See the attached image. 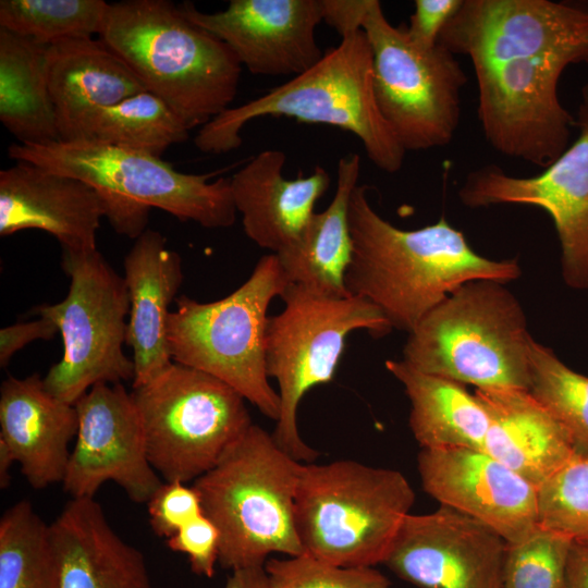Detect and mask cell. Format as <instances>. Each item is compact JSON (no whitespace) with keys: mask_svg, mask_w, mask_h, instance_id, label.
I'll list each match as a JSON object with an SVG mask.
<instances>
[{"mask_svg":"<svg viewBox=\"0 0 588 588\" xmlns=\"http://www.w3.org/2000/svg\"><path fill=\"white\" fill-rule=\"evenodd\" d=\"M438 44L470 60L494 150L544 169L567 149L576 119L559 83L567 66L588 64V4L463 0Z\"/></svg>","mask_w":588,"mask_h":588,"instance_id":"cell-1","label":"cell"},{"mask_svg":"<svg viewBox=\"0 0 588 588\" xmlns=\"http://www.w3.org/2000/svg\"><path fill=\"white\" fill-rule=\"evenodd\" d=\"M367 191L366 185H357L350 201L352 257L344 284L348 295L379 308L392 329L411 332L468 281L506 283L520 275L516 258L479 255L443 216L420 229L394 226L372 208Z\"/></svg>","mask_w":588,"mask_h":588,"instance_id":"cell-2","label":"cell"},{"mask_svg":"<svg viewBox=\"0 0 588 588\" xmlns=\"http://www.w3.org/2000/svg\"><path fill=\"white\" fill-rule=\"evenodd\" d=\"M100 39L192 130L230 108L242 64L169 0L109 3Z\"/></svg>","mask_w":588,"mask_h":588,"instance_id":"cell-3","label":"cell"},{"mask_svg":"<svg viewBox=\"0 0 588 588\" xmlns=\"http://www.w3.org/2000/svg\"><path fill=\"white\" fill-rule=\"evenodd\" d=\"M9 157L68 174L101 196L113 230L136 240L147 229L151 208L207 229L229 228L236 220L230 179L177 171L149 152L93 142L47 145L12 144Z\"/></svg>","mask_w":588,"mask_h":588,"instance_id":"cell-4","label":"cell"},{"mask_svg":"<svg viewBox=\"0 0 588 588\" xmlns=\"http://www.w3.org/2000/svg\"><path fill=\"white\" fill-rule=\"evenodd\" d=\"M372 74L367 36L362 29L348 33L311 69L199 127L194 144L205 154H226L242 145L241 132L248 122L287 117L352 133L378 169L397 172L406 151L379 111Z\"/></svg>","mask_w":588,"mask_h":588,"instance_id":"cell-5","label":"cell"},{"mask_svg":"<svg viewBox=\"0 0 588 588\" xmlns=\"http://www.w3.org/2000/svg\"><path fill=\"white\" fill-rule=\"evenodd\" d=\"M303 464L253 424L210 470L194 480L203 512L220 534L222 568L265 566L273 553H305L295 524Z\"/></svg>","mask_w":588,"mask_h":588,"instance_id":"cell-6","label":"cell"},{"mask_svg":"<svg viewBox=\"0 0 588 588\" xmlns=\"http://www.w3.org/2000/svg\"><path fill=\"white\" fill-rule=\"evenodd\" d=\"M504 284L478 279L458 286L408 332L403 360L476 389L528 390L531 335Z\"/></svg>","mask_w":588,"mask_h":588,"instance_id":"cell-7","label":"cell"},{"mask_svg":"<svg viewBox=\"0 0 588 588\" xmlns=\"http://www.w3.org/2000/svg\"><path fill=\"white\" fill-rule=\"evenodd\" d=\"M414 502L400 470L354 460L303 464L295 524L304 552L343 567L383 564Z\"/></svg>","mask_w":588,"mask_h":588,"instance_id":"cell-8","label":"cell"},{"mask_svg":"<svg viewBox=\"0 0 588 588\" xmlns=\"http://www.w3.org/2000/svg\"><path fill=\"white\" fill-rule=\"evenodd\" d=\"M280 297L284 307L268 317L265 334L266 372L277 380L281 402L271 434L293 458L313 463L320 453L299 434L301 401L313 388L332 381L353 331L382 338L392 328L379 308L359 296L339 297L290 283Z\"/></svg>","mask_w":588,"mask_h":588,"instance_id":"cell-9","label":"cell"},{"mask_svg":"<svg viewBox=\"0 0 588 588\" xmlns=\"http://www.w3.org/2000/svg\"><path fill=\"white\" fill-rule=\"evenodd\" d=\"M287 284L278 256L268 254L221 299L177 297L168 320L172 362L220 379L277 422L281 402L266 372L265 334L269 305Z\"/></svg>","mask_w":588,"mask_h":588,"instance_id":"cell-10","label":"cell"},{"mask_svg":"<svg viewBox=\"0 0 588 588\" xmlns=\"http://www.w3.org/2000/svg\"><path fill=\"white\" fill-rule=\"evenodd\" d=\"M149 462L164 481H194L253 425L245 399L220 379L172 363L133 388Z\"/></svg>","mask_w":588,"mask_h":588,"instance_id":"cell-11","label":"cell"},{"mask_svg":"<svg viewBox=\"0 0 588 588\" xmlns=\"http://www.w3.org/2000/svg\"><path fill=\"white\" fill-rule=\"evenodd\" d=\"M61 266L71 279L66 297L32 314L51 319L63 343L62 357L44 384L74 405L98 383L133 381L134 363L123 352L130 298L124 278L97 249H62Z\"/></svg>","mask_w":588,"mask_h":588,"instance_id":"cell-12","label":"cell"},{"mask_svg":"<svg viewBox=\"0 0 588 588\" xmlns=\"http://www.w3.org/2000/svg\"><path fill=\"white\" fill-rule=\"evenodd\" d=\"M360 28L372 53L377 106L405 151L449 145L467 81L455 54L439 44L432 49L414 45L405 27L388 21L378 0H366Z\"/></svg>","mask_w":588,"mask_h":588,"instance_id":"cell-13","label":"cell"},{"mask_svg":"<svg viewBox=\"0 0 588 588\" xmlns=\"http://www.w3.org/2000/svg\"><path fill=\"white\" fill-rule=\"evenodd\" d=\"M576 126V140L538 175L513 176L487 164L467 174L458 198L469 208L512 204L547 211L560 241L565 284L588 290V100L579 106Z\"/></svg>","mask_w":588,"mask_h":588,"instance_id":"cell-14","label":"cell"},{"mask_svg":"<svg viewBox=\"0 0 588 588\" xmlns=\"http://www.w3.org/2000/svg\"><path fill=\"white\" fill-rule=\"evenodd\" d=\"M78 428L63 489L71 499L94 498L106 481L136 503H148L163 483L151 466L140 419L122 383H98L75 404Z\"/></svg>","mask_w":588,"mask_h":588,"instance_id":"cell-15","label":"cell"},{"mask_svg":"<svg viewBox=\"0 0 588 588\" xmlns=\"http://www.w3.org/2000/svg\"><path fill=\"white\" fill-rule=\"evenodd\" d=\"M505 550L492 528L440 505L404 518L383 564L418 588H502Z\"/></svg>","mask_w":588,"mask_h":588,"instance_id":"cell-16","label":"cell"},{"mask_svg":"<svg viewBox=\"0 0 588 588\" xmlns=\"http://www.w3.org/2000/svg\"><path fill=\"white\" fill-rule=\"evenodd\" d=\"M417 467L425 492L466 514L506 543L539 527L538 488L482 449H421Z\"/></svg>","mask_w":588,"mask_h":588,"instance_id":"cell-17","label":"cell"},{"mask_svg":"<svg viewBox=\"0 0 588 588\" xmlns=\"http://www.w3.org/2000/svg\"><path fill=\"white\" fill-rule=\"evenodd\" d=\"M193 24L222 40L255 75L297 76L323 53L316 40L321 0H231L218 12L179 4Z\"/></svg>","mask_w":588,"mask_h":588,"instance_id":"cell-18","label":"cell"},{"mask_svg":"<svg viewBox=\"0 0 588 588\" xmlns=\"http://www.w3.org/2000/svg\"><path fill=\"white\" fill-rule=\"evenodd\" d=\"M105 204L88 183L28 162L0 171V235L38 229L62 249L91 250Z\"/></svg>","mask_w":588,"mask_h":588,"instance_id":"cell-19","label":"cell"},{"mask_svg":"<svg viewBox=\"0 0 588 588\" xmlns=\"http://www.w3.org/2000/svg\"><path fill=\"white\" fill-rule=\"evenodd\" d=\"M286 156L267 149L236 171L231 191L245 234L256 245L279 254L295 244L330 187L327 170L317 166L307 176H283Z\"/></svg>","mask_w":588,"mask_h":588,"instance_id":"cell-20","label":"cell"},{"mask_svg":"<svg viewBox=\"0 0 588 588\" xmlns=\"http://www.w3.org/2000/svg\"><path fill=\"white\" fill-rule=\"evenodd\" d=\"M75 405L49 393L37 373L8 377L0 388V443L34 489L62 482L76 437Z\"/></svg>","mask_w":588,"mask_h":588,"instance_id":"cell-21","label":"cell"},{"mask_svg":"<svg viewBox=\"0 0 588 588\" xmlns=\"http://www.w3.org/2000/svg\"><path fill=\"white\" fill-rule=\"evenodd\" d=\"M123 278L130 298L125 344L133 352L135 388L173 363L168 320L183 282L182 259L160 232L147 229L124 258Z\"/></svg>","mask_w":588,"mask_h":588,"instance_id":"cell-22","label":"cell"},{"mask_svg":"<svg viewBox=\"0 0 588 588\" xmlns=\"http://www.w3.org/2000/svg\"><path fill=\"white\" fill-rule=\"evenodd\" d=\"M50 534L60 588H151L143 553L114 531L94 498L71 499Z\"/></svg>","mask_w":588,"mask_h":588,"instance_id":"cell-23","label":"cell"},{"mask_svg":"<svg viewBox=\"0 0 588 588\" xmlns=\"http://www.w3.org/2000/svg\"><path fill=\"white\" fill-rule=\"evenodd\" d=\"M489 428L483 450L539 487L578 454L556 418L525 389H476Z\"/></svg>","mask_w":588,"mask_h":588,"instance_id":"cell-24","label":"cell"},{"mask_svg":"<svg viewBox=\"0 0 588 588\" xmlns=\"http://www.w3.org/2000/svg\"><path fill=\"white\" fill-rule=\"evenodd\" d=\"M47 76L60 142H68L77 125L96 110L148 90L100 38L49 46Z\"/></svg>","mask_w":588,"mask_h":588,"instance_id":"cell-25","label":"cell"},{"mask_svg":"<svg viewBox=\"0 0 588 588\" xmlns=\"http://www.w3.org/2000/svg\"><path fill=\"white\" fill-rule=\"evenodd\" d=\"M360 158L342 157L336 168V189L330 205L315 212L295 244L275 254L289 283L319 292L350 296L344 278L352 257L350 201L358 185Z\"/></svg>","mask_w":588,"mask_h":588,"instance_id":"cell-26","label":"cell"},{"mask_svg":"<svg viewBox=\"0 0 588 588\" xmlns=\"http://www.w3.org/2000/svg\"><path fill=\"white\" fill-rule=\"evenodd\" d=\"M385 368L411 402L409 428L421 449L483 450L489 418L465 384L421 372L403 359H388Z\"/></svg>","mask_w":588,"mask_h":588,"instance_id":"cell-27","label":"cell"},{"mask_svg":"<svg viewBox=\"0 0 588 588\" xmlns=\"http://www.w3.org/2000/svg\"><path fill=\"white\" fill-rule=\"evenodd\" d=\"M48 48L0 27V121L22 145L60 142Z\"/></svg>","mask_w":588,"mask_h":588,"instance_id":"cell-28","label":"cell"},{"mask_svg":"<svg viewBox=\"0 0 588 588\" xmlns=\"http://www.w3.org/2000/svg\"><path fill=\"white\" fill-rule=\"evenodd\" d=\"M189 128L174 111L149 90L96 110L68 142H93L161 155L186 142Z\"/></svg>","mask_w":588,"mask_h":588,"instance_id":"cell-29","label":"cell"},{"mask_svg":"<svg viewBox=\"0 0 588 588\" xmlns=\"http://www.w3.org/2000/svg\"><path fill=\"white\" fill-rule=\"evenodd\" d=\"M0 588H60L50 524L26 500L0 519Z\"/></svg>","mask_w":588,"mask_h":588,"instance_id":"cell-30","label":"cell"},{"mask_svg":"<svg viewBox=\"0 0 588 588\" xmlns=\"http://www.w3.org/2000/svg\"><path fill=\"white\" fill-rule=\"evenodd\" d=\"M103 0H1L0 27L45 46L99 35Z\"/></svg>","mask_w":588,"mask_h":588,"instance_id":"cell-31","label":"cell"},{"mask_svg":"<svg viewBox=\"0 0 588 588\" xmlns=\"http://www.w3.org/2000/svg\"><path fill=\"white\" fill-rule=\"evenodd\" d=\"M528 391L563 426L576 453L588 457V377L531 338Z\"/></svg>","mask_w":588,"mask_h":588,"instance_id":"cell-32","label":"cell"},{"mask_svg":"<svg viewBox=\"0 0 588 588\" xmlns=\"http://www.w3.org/2000/svg\"><path fill=\"white\" fill-rule=\"evenodd\" d=\"M539 525L588 547V457L575 456L538 489Z\"/></svg>","mask_w":588,"mask_h":588,"instance_id":"cell-33","label":"cell"},{"mask_svg":"<svg viewBox=\"0 0 588 588\" xmlns=\"http://www.w3.org/2000/svg\"><path fill=\"white\" fill-rule=\"evenodd\" d=\"M573 541L539 527L517 543H506L502 588H561Z\"/></svg>","mask_w":588,"mask_h":588,"instance_id":"cell-34","label":"cell"},{"mask_svg":"<svg viewBox=\"0 0 588 588\" xmlns=\"http://www.w3.org/2000/svg\"><path fill=\"white\" fill-rule=\"evenodd\" d=\"M270 588H393L375 567H343L303 553L269 558L265 564Z\"/></svg>","mask_w":588,"mask_h":588,"instance_id":"cell-35","label":"cell"},{"mask_svg":"<svg viewBox=\"0 0 588 588\" xmlns=\"http://www.w3.org/2000/svg\"><path fill=\"white\" fill-rule=\"evenodd\" d=\"M147 507L152 531L166 539L204 514L198 492L181 481H163Z\"/></svg>","mask_w":588,"mask_h":588,"instance_id":"cell-36","label":"cell"},{"mask_svg":"<svg viewBox=\"0 0 588 588\" xmlns=\"http://www.w3.org/2000/svg\"><path fill=\"white\" fill-rule=\"evenodd\" d=\"M169 549L188 558L191 569L198 576L213 577L219 563L220 534L216 525L201 514L167 539Z\"/></svg>","mask_w":588,"mask_h":588,"instance_id":"cell-37","label":"cell"},{"mask_svg":"<svg viewBox=\"0 0 588 588\" xmlns=\"http://www.w3.org/2000/svg\"><path fill=\"white\" fill-rule=\"evenodd\" d=\"M463 0H415L414 12L405 32L409 40L419 48L432 49L440 34L461 7Z\"/></svg>","mask_w":588,"mask_h":588,"instance_id":"cell-38","label":"cell"},{"mask_svg":"<svg viewBox=\"0 0 588 588\" xmlns=\"http://www.w3.org/2000/svg\"><path fill=\"white\" fill-rule=\"evenodd\" d=\"M59 332L56 323L40 317L36 320L17 322L0 330V367L5 368L13 355L36 340H51Z\"/></svg>","mask_w":588,"mask_h":588,"instance_id":"cell-39","label":"cell"},{"mask_svg":"<svg viewBox=\"0 0 588 588\" xmlns=\"http://www.w3.org/2000/svg\"><path fill=\"white\" fill-rule=\"evenodd\" d=\"M561 588H588V547L572 544Z\"/></svg>","mask_w":588,"mask_h":588,"instance_id":"cell-40","label":"cell"},{"mask_svg":"<svg viewBox=\"0 0 588 588\" xmlns=\"http://www.w3.org/2000/svg\"><path fill=\"white\" fill-rule=\"evenodd\" d=\"M224 588H270L265 566H250L232 571Z\"/></svg>","mask_w":588,"mask_h":588,"instance_id":"cell-41","label":"cell"},{"mask_svg":"<svg viewBox=\"0 0 588 588\" xmlns=\"http://www.w3.org/2000/svg\"><path fill=\"white\" fill-rule=\"evenodd\" d=\"M15 463L12 454L7 449V446L0 443V487L5 489L9 487L10 478V467Z\"/></svg>","mask_w":588,"mask_h":588,"instance_id":"cell-42","label":"cell"},{"mask_svg":"<svg viewBox=\"0 0 588 588\" xmlns=\"http://www.w3.org/2000/svg\"><path fill=\"white\" fill-rule=\"evenodd\" d=\"M581 97L585 100H588V85H586L581 90Z\"/></svg>","mask_w":588,"mask_h":588,"instance_id":"cell-43","label":"cell"}]
</instances>
